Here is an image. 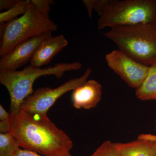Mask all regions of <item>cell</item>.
I'll use <instances>...</instances> for the list:
<instances>
[{"mask_svg":"<svg viewBox=\"0 0 156 156\" xmlns=\"http://www.w3.org/2000/svg\"><path fill=\"white\" fill-rule=\"evenodd\" d=\"M108 67L130 87L136 89L146 78L150 66L136 61L119 50H112L105 55Z\"/></svg>","mask_w":156,"mask_h":156,"instance_id":"obj_7","label":"cell"},{"mask_svg":"<svg viewBox=\"0 0 156 156\" xmlns=\"http://www.w3.org/2000/svg\"><path fill=\"white\" fill-rule=\"evenodd\" d=\"M32 3L43 15L49 17V14L51 10V5L54 4L53 0H31Z\"/></svg>","mask_w":156,"mask_h":156,"instance_id":"obj_16","label":"cell"},{"mask_svg":"<svg viewBox=\"0 0 156 156\" xmlns=\"http://www.w3.org/2000/svg\"><path fill=\"white\" fill-rule=\"evenodd\" d=\"M68 44L67 40L62 35L45 39L39 45L31 58L30 61V65L41 67L48 64Z\"/></svg>","mask_w":156,"mask_h":156,"instance_id":"obj_11","label":"cell"},{"mask_svg":"<svg viewBox=\"0 0 156 156\" xmlns=\"http://www.w3.org/2000/svg\"><path fill=\"white\" fill-rule=\"evenodd\" d=\"M90 156H122L115 148L113 143L104 141Z\"/></svg>","mask_w":156,"mask_h":156,"instance_id":"obj_15","label":"cell"},{"mask_svg":"<svg viewBox=\"0 0 156 156\" xmlns=\"http://www.w3.org/2000/svg\"><path fill=\"white\" fill-rule=\"evenodd\" d=\"M30 0H18L12 8L0 14V23H7L17 18L18 15H23L27 10Z\"/></svg>","mask_w":156,"mask_h":156,"instance_id":"obj_14","label":"cell"},{"mask_svg":"<svg viewBox=\"0 0 156 156\" xmlns=\"http://www.w3.org/2000/svg\"><path fill=\"white\" fill-rule=\"evenodd\" d=\"M10 113L4 108L2 105H0V121H9Z\"/></svg>","mask_w":156,"mask_h":156,"instance_id":"obj_20","label":"cell"},{"mask_svg":"<svg viewBox=\"0 0 156 156\" xmlns=\"http://www.w3.org/2000/svg\"><path fill=\"white\" fill-rule=\"evenodd\" d=\"M102 93V87L99 83L93 80L87 81L73 90V106L77 109L94 108L100 101Z\"/></svg>","mask_w":156,"mask_h":156,"instance_id":"obj_9","label":"cell"},{"mask_svg":"<svg viewBox=\"0 0 156 156\" xmlns=\"http://www.w3.org/2000/svg\"><path fill=\"white\" fill-rule=\"evenodd\" d=\"M155 130H156V118L155 119Z\"/></svg>","mask_w":156,"mask_h":156,"instance_id":"obj_23","label":"cell"},{"mask_svg":"<svg viewBox=\"0 0 156 156\" xmlns=\"http://www.w3.org/2000/svg\"><path fill=\"white\" fill-rule=\"evenodd\" d=\"M92 72L91 69L88 67L80 77L71 79L56 88L43 87L36 89L23 102L20 111L31 114L47 115L48 110L59 98L87 81Z\"/></svg>","mask_w":156,"mask_h":156,"instance_id":"obj_6","label":"cell"},{"mask_svg":"<svg viewBox=\"0 0 156 156\" xmlns=\"http://www.w3.org/2000/svg\"><path fill=\"white\" fill-rule=\"evenodd\" d=\"M72 156L71 155V154H70V152L67 153H66L65 154H63L61 156Z\"/></svg>","mask_w":156,"mask_h":156,"instance_id":"obj_22","label":"cell"},{"mask_svg":"<svg viewBox=\"0 0 156 156\" xmlns=\"http://www.w3.org/2000/svg\"><path fill=\"white\" fill-rule=\"evenodd\" d=\"M14 156H46L37 153L36 152L34 151L25 149L20 148L19 150Z\"/></svg>","mask_w":156,"mask_h":156,"instance_id":"obj_19","label":"cell"},{"mask_svg":"<svg viewBox=\"0 0 156 156\" xmlns=\"http://www.w3.org/2000/svg\"><path fill=\"white\" fill-rule=\"evenodd\" d=\"M113 145L122 156H156V135L153 134H140L136 140Z\"/></svg>","mask_w":156,"mask_h":156,"instance_id":"obj_10","label":"cell"},{"mask_svg":"<svg viewBox=\"0 0 156 156\" xmlns=\"http://www.w3.org/2000/svg\"><path fill=\"white\" fill-rule=\"evenodd\" d=\"M10 130L20 147L46 156H60L69 152L72 141L57 128L47 115L20 111L10 114Z\"/></svg>","mask_w":156,"mask_h":156,"instance_id":"obj_1","label":"cell"},{"mask_svg":"<svg viewBox=\"0 0 156 156\" xmlns=\"http://www.w3.org/2000/svg\"><path fill=\"white\" fill-rule=\"evenodd\" d=\"M156 24V0H108L98 28Z\"/></svg>","mask_w":156,"mask_h":156,"instance_id":"obj_5","label":"cell"},{"mask_svg":"<svg viewBox=\"0 0 156 156\" xmlns=\"http://www.w3.org/2000/svg\"><path fill=\"white\" fill-rule=\"evenodd\" d=\"M108 0H92V9L95 10L101 16L106 7Z\"/></svg>","mask_w":156,"mask_h":156,"instance_id":"obj_17","label":"cell"},{"mask_svg":"<svg viewBox=\"0 0 156 156\" xmlns=\"http://www.w3.org/2000/svg\"><path fill=\"white\" fill-rule=\"evenodd\" d=\"M104 36L136 61L148 66L156 63V24L116 27Z\"/></svg>","mask_w":156,"mask_h":156,"instance_id":"obj_3","label":"cell"},{"mask_svg":"<svg viewBox=\"0 0 156 156\" xmlns=\"http://www.w3.org/2000/svg\"><path fill=\"white\" fill-rule=\"evenodd\" d=\"M52 33H47L20 43L1 57L0 72L16 70L30 61L40 44L44 40L52 37Z\"/></svg>","mask_w":156,"mask_h":156,"instance_id":"obj_8","label":"cell"},{"mask_svg":"<svg viewBox=\"0 0 156 156\" xmlns=\"http://www.w3.org/2000/svg\"><path fill=\"white\" fill-rule=\"evenodd\" d=\"M18 0H1L0 1V10L10 9L16 5Z\"/></svg>","mask_w":156,"mask_h":156,"instance_id":"obj_18","label":"cell"},{"mask_svg":"<svg viewBox=\"0 0 156 156\" xmlns=\"http://www.w3.org/2000/svg\"><path fill=\"white\" fill-rule=\"evenodd\" d=\"M57 27V24L42 14L30 0L25 14L10 22L1 23L0 56H5L20 43L56 31Z\"/></svg>","mask_w":156,"mask_h":156,"instance_id":"obj_4","label":"cell"},{"mask_svg":"<svg viewBox=\"0 0 156 156\" xmlns=\"http://www.w3.org/2000/svg\"><path fill=\"white\" fill-rule=\"evenodd\" d=\"M20 148L19 143L11 132L0 134V156H14Z\"/></svg>","mask_w":156,"mask_h":156,"instance_id":"obj_13","label":"cell"},{"mask_svg":"<svg viewBox=\"0 0 156 156\" xmlns=\"http://www.w3.org/2000/svg\"><path fill=\"white\" fill-rule=\"evenodd\" d=\"M83 65L80 62L61 63L46 68L31 65L26 66L22 70H6L0 72V83L6 87L10 95L11 114L17 113L27 98L33 93L34 83L42 76L54 75L61 79L65 73L81 69Z\"/></svg>","mask_w":156,"mask_h":156,"instance_id":"obj_2","label":"cell"},{"mask_svg":"<svg viewBox=\"0 0 156 156\" xmlns=\"http://www.w3.org/2000/svg\"><path fill=\"white\" fill-rule=\"evenodd\" d=\"M135 94L141 100H156V63L150 66L146 78L136 89Z\"/></svg>","mask_w":156,"mask_h":156,"instance_id":"obj_12","label":"cell"},{"mask_svg":"<svg viewBox=\"0 0 156 156\" xmlns=\"http://www.w3.org/2000/svg\"><path fill=\"white\" fill-rule=\"evenodd\" d=\"M83 2L84 5L87 8L89 17L91 18L92 16V12L93 11L92 4H91L92 0H83Z\"/></svg>","mask_w":156,"mask_h":156,"instance_id":"obj_21","label":"cell"}]
</instances>
